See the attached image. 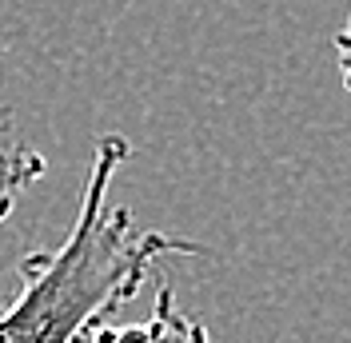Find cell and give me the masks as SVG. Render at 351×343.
Returning <instances> with one entry per match:
<instances>
[{
  "label": "cell",
  "mask_w": 351,
  "mask_h": 343,
  "mask_svg": "<svg viewBox=\"0 0 351 343\" xmlns=\"http://www.w3.org/2000/svg\"><path fill=\"white\" fill-rule=\"evenodd\" d=\"M132 160L120 132L96 140L72 232L56 248L21 256V292L0 311V343H72L96 320H112L152 279L160 259L208 256L196 239L136 228L132 208H112L116 172Z\"/></svg>",
  "instance_id": "1"
},
{
  "label": "cell",
  "mask_w": 351,
  "mask_h": 343,
  "mask_svg": "<svg viewBox=\"0 0 351 343\" xmlns=\"http://www.w3.org/2000/svg\"><path fill=\"white\" fill-rule=\"evenodd\" d=\"M72 343H212L208 327L188 316L180 303H176V292L168 283H160L152 300V316L144 323H108L96 320L76 331Z\"/></svg>",
  "instance_id": "2"
},
{
  "label": "cell",
  "mask_w": 351,
  "mask_h": 343,
  "mask_svg": "<svg viewBox=\"0 0 351 343\" xmlns=\"http://www.w3.org/2000/svg\"><path fill=\"white\" fill-rule=\"evenodd\" d=\"M44 172H48V160L16 136L12 112L0 104V224L16 212L21 192L28 184H36Z\"/></svg>",
  "instance_id": "3"
},
{
  "label": "cell",
  "mask_w": 351,
  "mask_h": 343,
  "mask_svg": "<svg viewBox=\"0 0 351 343\" xmlns=\"http://www.w3.org/2000/svg\"><path fill=\"white\" fill-rule=\"evenodd\" d=\"M335 56H339V76H343V88L351 92V12H348V24L339 28L335 36Z\"/></svg>",
  "instance_id": "4"
}]
</instances>
